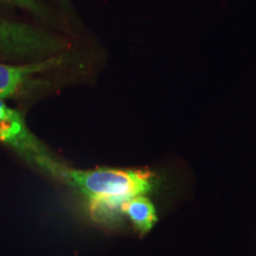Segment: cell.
<instances>
[{"label": "cell", "instance_id": "6da1fadb", "mask_svg": "<svg viewBox=\"0 0 256 256\" xmlns=\"http://www.w3.org/2000/svg\"><path fill=\"white\" fill-rule=\"evenodd\" d=\"M58 179L81 194L95 223L110 229L124 224L122 209L126 202L156 194L164 180L158 172L148 168L75 170L66 166H63Z\"/></svg>", "mask_w": 256, "mask_h": 256}, {"label": "cell", "instance_id": "7a4b0ae2", "mask_svg": "<svg viewBox=\"0 0 256 256\" xmlns=\"http://www.w3.org/2000/svg\"><path fill=\"white\" fill-rule=\"evenodd\" d=\"M0 142L11 146L28 162L52 177L58 178L63 166L32 134L19 112L10 108L0 98Z\"/></svg>", "mask_w": 256, "mask_h": 256}, {"label": "cell", "instance_id": "3957f363", "mask_svg": "<svg viewBox=\"0 0 256 256\" xmlns=\"http://www.w3.org/2000/svg\"><path fill=\"white\" fill-rule=\"evenodd\" d=\"M66 48L64 40L37 28L0 20V51L16 57L52 55Z\"/></svg>", "mask_w": 256, "mask_h": 256}, {"label": "cell", "instance_id": "277c9868", "mask_svg": "<svg viewBox=\"0 0 256 256\" xmlns=\"http://www.w3.org/2000/svg\"><path fill=\"white\" fill-rule=\"evenodd\" d=\"M58 63H60V58L51 57L40 62L20 66L0 64V98L2 100V98H10L30 76L44 72L51 66H55Z\"/></svg>", "mask_w": 256, "mask_h": 256}, {"label": "cell", "instance_id": "5b68a950", "mask_svg": "<svg viewBox=\"0 0 256 256\" xmlns=\"http://www.w3.org/2000/svg\"><path fill=\"white\" fill-rule=\"evenodd\" d=\"M122 214L124 220L140 236H145L158 222V211L150 196H138L126 202Z\"/></svg>", "mask_w": 256, "mask_h": 256}, {"label": "cell", "instance_id": "8992f818", "mask_svg": "<svg viewBox=\"0 0 256 256\" xmlns=\"http://www.w3.org/2000/svg\"><path fill=\"white\" fill-rule=\"evenodd\" d=\"M10 2H16V4L23 6V8H25L31 10V11H34V12L40 11V5L37 4L36 0H10Z\"/></svg>", "mask_w": 256, "mask_h": 256}]
</instances>
